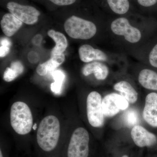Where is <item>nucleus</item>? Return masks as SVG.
Wrapping results in <instances>:
<instances>
[{
	"instance_id": "f257e3e1",
	"label": "nucleus",
	"mask_w": 157,
	"mask_h": 157,
	"mask_svg": "<svg viewBox=\"0 0 157 157\" xmlns=\"http://www.w3.org/2000/svg\"><path fill=\"white\" fill-rule=\"evenodd\" d=\"M60 124L55 116H47L42 119L36 134V145L42 157H59Z\"/></svg>"
},
{
	"instance_id": "f03ea898",
	"label": "nucleus",
	"mask_w": 157,
	"mask_h": 157,
	"mask_svg": "<svg viewBox=\"0 0 157 157\" xmlns=\"http://www.w3.org/2000/svg\"><path fill=\"white\" fill-rule=\"evenodd\" d=\"M90 141L87 130L82 127L77 128L63 147L59 157H89Z\"/></svg>"
},
{
	"instance_id": "7ed1b4c3",
	"label": "nucleus",
	"mask_w": 157,
	"mask_h": 157,
	"mask_svg": "<svg viewBox=\"0 0 157 157\" xmlns=\"http://www.w3.org/2000/svg\"><path fill=\"white\" fill-rule=\"evenodd\" d=\"M10 122L12 128L18 135L29 133L33 128V117L28 105L22 101L14 102L11 107Z\"/></svg>"
},
{
	"instance_id": "20e7f679",
	"label": "nucleus",
	"mask_w": 157,
	"mask_h": 157,
	"mask_svg": "<svg viewBox=\"0 0 157 157\" xmlns=\"http://www.w3.org/2000/svg\"><path fill=\"white\" fill-rule=\"evenodd\" d=\"M64 27L68 36L74 39H90L97 32V27L94 23L75 15L66 20Z\"/></svg>"
},
{
	"instance_id": "39448f33",
	"label": "nucleus",
	"mask_w": 157,
	"mask_h": 157,
	"mask_svg": "<svg viewBox=\"0 0 157 157\" xmlns=\"http://www.w3.org/2000/svg\"><path fill=\"white\" fill-rule=\"evenodd\" d=\"M110 29L113 34L124 37L126 41L132 44L140 42L142 38L140 30L132 26L129 20L123 16L113 20L110 25Z\"/></svg>"
},
{
	"instance_id": "423d86ee",
	"label": "nucleus",
	"mask_w": 157,
	"mask_h": 157,
	"mask_svg": "<svg viewBox=\"0 0 157 157\" xmlns=\"http://www.w3.org/2000/svg\"><path fill=\"white\" fill-rule=\"evenodd\" d=\"M88 121L94 128H100L104 124V114L102 108V98L97 91L90 93L86 100Z\"/></svg>"
},
{
	"instance_id": "0eeeda50",
	"label": "nucleus",
	"mask_w": 157,
	"mask_h": 157,
	"mask_svg": "<svg viewBox=\"0 0 157 157\" xmlns=\"http://www.w3.org/2000/svg\"><path fill=\"white\" fill-rule=\"evenodd\" d=\"M9 12L21 21L27 25H33L38 21L40 12L32 6H24L14 2L7 5Z\"/></svg>"
},
{
	"instance_id": "6e6552de",
	"label": "nucleus",
	"mask_w": 157,
	"mask_h": 157,
	"mask_svg": "<svg viewBox=\"0 0 157 157\" xmlns=\"http://www.w3.org/2000/svg\"><path fill=\"white\" fill-rule=\"evenodd\" d=\"M129 102L120 94L112 93L105 96L102 101V108L104 116L112 117L127 109Z\"/></svg>"
},
{
	"instance_id": "1a4fd4ad",
	"label": "nucleus",
	"mask_w": 157,
	"mask_h": 157,
	"mask_svg": "<svg viewBox=\"0 0 157 157\" xmlns=\"http://www.w3.org/2000/svg\"><path fill=\"white\" fill-rule=\"evenodd\" d=\"M131 134L134 143L140 147L153 146L157 142L156 136L141 126L133 127Z\"/></svg>"
},
{
	"instance_id": "9d476101",
	"label": "nucleus",
	"mask_w": 157,
	"mask_h": 157,
	"mask_svg": "<svg viewBox=\"0 0 157 157\" xmlns=\"http://www.w3.org/2000/svg\"><path fill=\"white\" fill-rule=\"evenodd\" d=\"M143 117L145 121L152 127H157V94L151 93L147 96Z\"/></svg>"
},
{
	"instance_id": "9b49d317",
	"label": "nucleus",
	"mask_w": 157,
	"mask_h": 157,
	"mask_svg": "<svg viewBox=\"0 0 157 157\" xmlns=\"http://www.w3.org/2000/svg\"><path fill=\"white\" fill-rule=\"evenodd\" d=\"M78 53L80 60L84 63L107 62L108 60V56L104 52L93 48L90 45L87 44L80 46L78 48Z\"/></svg>"
},
{
	"instance_id": "f8f14e48",
	"label": "nucleus",
	"mask_w": 157,
	"mask_h": 157,
	"mask_svg": "<svg viewBox=\"0 0 157 157\" xmlns=\"http://www.w3.org/2000/svg\"><path fill=\"white\" fill-rule=\"evenodd\" d=\"M101 2L107 11L116 15L123 16L132 10L130 0H101Z\"/></svg>"
},
{
	"instance_id": "ddd939ff",
	"label": "nucleus",
	"mask_w": 157,
	"mask_h": 157,
	"mask_svg": "<svg viewBox=\"0 0 157 157\" xmlns=\"http://www.w3.org/2000/svg\"><path fill=\"white\" fill-rule=\"evenodd\" d=\"M84 76H87L94 74L98 80H104L109 75V70L107 66L100 61H94L88 63L82 69Z\"/></svg>"
},
{
	"instance_id": "4468645a",
	"label": "nucleus",
	"mask_w": 157,
	"mask_h": 157,
	"mask_svg": "<svg viewBox=\"0 0 157 157\" xmlns=\"http://www.w3.org/2000/svg\"><path fill=\"white\" fill-rule=\"evenodd\" d=\"M22 25V22L11 13L3 16L1 26L3 33L8 37H11L17 32Z\"/></svg>"
},
{
	"instance_id": "2eb2a0df",
	"label": "nucleus",
	"mask_w": 157,
	"mask_h": 157,
	"mask_svg": "<svg viewBox=\"0 0 157 157\" xmlns=\"http://www.w3.org/2000/svg\"><path fill=\"white\" fill-rule=\"evenodd\" d=\"M65 59V55L63 53L51 54L50 59L38 66L37 73L40 76H45L48 72L53 71L61 65L64 62Z\"/></svg>"
},
{
	"instance_id": "dca6fc26",
	"label": "nucleus",
	"mask_w": 157,
	"mask_h": 157,
	"mask_svg": "<svg viewBox=\"0 0 157 157\" xmlns=\"http://www.w3.org/2000/svg\"><path fill=\"white\" fill-rule=\"evenodd\" d=\"M115 90L120 93L127 101L131 104H134L137 101L138 94L132 85L126 81H121L113 86Z\"/></svg>"
},
{
	"instance_id": "f3484780",
	"label": "nucleus",
	"mask_w": 157,
	"mask_h": 157,
	"mask_svg": "<svg viewBox=\"0 0 157 157\" xmlns=\"http://www.w3.org/2000/svg\"><path fill=\"white\" fill-rule=\"evenodd\" d=\"M140 84L147 89L157 90V73L149 69H144L138 75Z\"/></svg>"
},
{
	"instance_id": "a211bd4d",
	"label": "nucleus",
	"mask_w": 157,
	"mask_h": 157,
	"mask_svg": "<svg viewBox=\"0 0 157 157\" xmlns=\"http://www.w3.org/2000/svg\"><path fill=\"white\" fill-rule=\"evenodd\" d=\"M48 35L53 39L56 44L52 51L51 54L63 53L68 45L67 40L64 35L52 29L48 31Z\"/></svg>"
},
{
	"instance_id": "6ab92c4d",
	"label": "nucleus",
	"mask_w": 157,
	"mask_h": 157,
	"mask_svg": "<svg viewBox=\"0 0 157 157\" xmlns=\"http://www.w3.org/2000/svg\"><path fill=\"white\" fill-rule=\"evenodd\" d=\"M52 76L54 82L51 84V88L53 92L58 94L61 90L62 85L65 78V74L60 70H56L53 72Z\"/></svg>"
},
{
	"instance_id": "aec40b11",
	"label": "nucleus",
	"mask_w": 157,
	"mask_h": 157,
	"mask_svg": "<svg viewBox=\"0 0 157 157\" xmlns=\"http://www.w3.org/2000/svg\"><path fill=\"white\" fill-rule=\"evenodd\" d=\"M20 75L19 73L15 69L11 67H7L3 75V79L7 82L13 81Z\"/></svg>"
},
{
	"instance_id": "412c9836",
	"label": "nucleus",
	"mask_w": 157,
	"mask_h": 157,
	"mask_svg": "<svg viewBox=\"0 0 157 157\" xmlns=\"http://www.w3.org/2000/svg\"><path fill=\"white\" fill-rule=\"evenodd\" d=\"M127 124L129 126H135L138 121V117L136 112L134 110H130L128 112L126 117Z\"/></svg>"
},
{
	"instance_id": "4be33fe9",
	"label": "nucleus",
	"mask_w": 157,
	"mask_h": 157,
	"mask_svg": "<svg viewBox=\"0 0 157 157\" xmlns=\"http://www.w3.org/2000/svg\"><path fill=\"white\" fill-rule=\"evenodd\" d=\"M137 5L141 9H147L156 5L157 0H136Z\"/></svg>"
},
{
	"instance_id": "5701e85b",
	"label": "nucleus",
	"mask_w": 157,
	"mask_h": 157,
	"mask_svg": "<svg viewBox=\"0 0 157 157\" xmlns=\"http://www.w3.org/2000/svg\"><path fill=\"white\" fill-rule=\"evenodd\" d=\"M149 61L152 67L157 68V44L150 52L149 55Z\"/></svg>"
},
{
	"instance_id": "b1692460",
	"label": "nucleus",
	"mask_w": 157,
	"mask_h": 157,
	"mask_svg": "<svg viewBox=\"0 0 157 157\" xmlns=\"http://www.w3.org/2000/svg\"><path fill=\"white\" fill-rule=\"evenodd\" d=\"M55 5L59 6H69L76 2V0H49Z\"/></svg>"
},
{
	"instance_id": "393cba45",
	"label": "nucleus",
	"mask_w": 157,
	"mask_h": 157,
	"mask_svg": "<svg viewBox=\"0 0 157 157\" xmlns=\"http://www.w3.org/2000/svg\"><path fill=\"white\" fill-rule=\"evenodd\" d=\"M28 58L29 61L32 63H36L39 60V56L38 54L34 52H32L29 53Z\"/></svg>"
},
{
	"instance_id": "a878e982",
	"label": "nucleus",
	"mask_w": 157,
	"mask_h": 157,
	"mask_svg": "<svg viewBox=\"0 0 157 157\" xmlns=\"http://www.w3.org/2000/svg\"><path fill=\"white\" fill-rule=\"evenodd\" d=\"M10 47L6 45H0V57L1 58L6 56L9 53Z\"/></svg>"
},
{
	"instance_id": "bb28decb",
	"label": "nucleus",
	"mask_w": 157,
	"mask_h": 157,
	"mask_svg": "<svg viewBox=\"0 0 157 157\" xmlns=\"http://www.w3.org/2000/svg\"><path fill=\"white\" fill-rule=\"evenodd\" d=\"M42 40V36L40 34H37L33 38V44L36 45H39L41 44Z\"/></svg>"
},
{
	"instance_id": "cd10ccee",
	"label": "nucleus",
	"mask_w": 157,
	"mask_h": 157,
	"mask_svg": "<svg viewBox=\"0 0 157 157\" xmlns=\"http://www.w3.org/2000/svg\"><path fill=\"white\" fill-rule=\"evenodd\" d=\"M0 45H6V46L11 47V42L10 39L7 37H3L1 38L0 41Z\"/></svg>"
},
{
	"instance_id": "c85d7f7f",
	"label": "nucleus",
	"mask_w": 157,
	"mask_h": 157,
	"mask_svg": "<svg viewBox=\"0 0 157 157\" xmlns=\"http://www.w3.org/2000/svg\"><path fill=\"white\" fill-rule=\"evenodd\" d=\"M121 157H129V156L127 155H124L122 156Z\"/></svg>"
},
{
	"instance_id": "c756f323",
	"label": "nucleus",
	"mask_w": 157,
	"mask_h": 157,
	"mask_svg": "<svg viewBox=\"0 0 157 157\" xmlns=\"http://www.w3.org/2000/svg\"><path fill=\"white\" fill-rule=\"evenodd\" d=\"M135 1H136V0H135Z\"/></svg>"
}]
</instances>
